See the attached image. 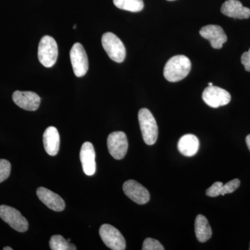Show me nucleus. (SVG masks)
<instances>
[{
  "label": "nucleus",
  "instance_id": "obj_1",
  "mask_svg": "<svg viewBox=\"0 0 250 250\" xmlns=\"http://www.w3.org/2000/svg\"><path fill=\"white\" fill-rule=\"evenodd\" d=\"M190 69L191 62L187 57L174 56L166 62L164 70V77L168 82H179L188 76Z\"/></svg>",
  "mask_w": 250,
  "mask_h": 250
},
{
  "label": "nucleus",
  "instance_id": "obj_2",
  "mask_svg": "<svg viewBox=\"0 0 250 250\" xmlns=\"http://www.w3.org/2000/svg\"><path fill=\"white\" fill-rule=\"evenodd\" d=\"M139 121L144 142L148 146L155 144L159 129L152 113L147 108H141L139 112Z\"/></svg>",
  "mask_w": 250,
  "mask_h": 250
},
{
  "label": "nucleus",
  "instance_id": "obj_3",
  "mask_svg": "<svg viewBox=\"0 0 250 250\" xmlns=\"http://www.w3.org/2000/svg\"><path fill=\"white\" fill-rule=\"evenodd\" d=\"M58 54V45L53 38L43 36L38 49V57L41 63L45 67H52L57 62Z\"/></svg>",
  "mask_w": 250,
  "mask_h": 250
},
{
  "label": "nucleus",
  "instance_id": "obj_4",
  "mask_svg": "<svg viewBox=\"0 0 250 250\" xmlns=\"http://www.w3.org/2000/svg\"><path fill=\"white\" fill-rule=\"evenodd\" d=\"M102 44L111 60L116 62H124L126 57V49L118 36L113 33H105L102 37Z\"/></svg>",
  "mask_w": 250,
  "mask_h": 250
},
{
  "label": "nucleus",
  "instance_id": "obj_5",
  "mask_svg": "<svg viewBox=\"0 0 250 250\" xmlns=\"http://www.w3.org/2000/svg\"><path fill=\"white\" fill-rule=\"evenodd\" d=\"M0 218L18 232H25L29 228L27 219L19 210L9 206H0Z\"/></svg>",
  "mask_w": 250,
  "mask_h": 250
},
{
  "label": "nucleus",
  "instance_id": "obj_6",
  "mask_svg": "<svg viewBox=\"0 0 250 250\" xmlns=\"http://www.w3.org/2000/svg\"><path fill=\"white\" fill-rule=\"evenodd\" d=\"M100 236L105 245L113 250L126 249V241L119 230L108 224H104L100 229Z\"/></svg>",
  "mask_w": 250,
  "mask_h": 250
},
{
  "label": "nucleus",
  "instance_id": "obj_7",
  "mask_svg": "<svg viewBox=\"0 0 250 250\" xmlns=\"http://www.w3.org/2000/svg\"><path fill=\"white\" fill-rule=\"evenodd\" d=\"M231 98V95L228 91L214 85L207 87L202 93L204 102L212 108H218L228 104Z\"/></svg>",
  "mask_w": 250,
  "mask_h": 250
},
{
  "label": "nucleus",
  "instance_id": "obj_8",
  "mask_svg": "<svg viewBox=\"0 0 250 250\" xmlns=\"http://www.w3.org/2000/svg\"><path fill=\"white\" fill-rule=\"evenodd\" d=\"M108 152L115 159H124L128 150V141L123 131H115L108 135L107 139Z\"/></svg>",
  "mask_w": 250,
  "mask_h": 250
},
{
  "label": "nucleus",
  "instance_id": "obj_9",
  "mask_svg": "<svg viewBox=\"0 0 250 250\" xmlns=\"http://www.w3.org/2000/svg\"><path fill=\"white\" fill-rule=\"evenodd\" d=\"M70 60L74 73L77 77L84 76L88 70V59L82 44L77 42L70 50Z\"/></svg>",
  "mask_w": 250,
  "mask_h": 250
},
{
  "label": "nucleus",
  "instance_id": "obj_10",
  "mask_svg": "<svg viewBox=\"0 0 250 250\" xmlns=\"http://www.w3.org/2000/svg\"><path fill=\"white\" fill-rule=\"evenodd\" d=\"M125 195L138 205H146L149 201L150 195L147 189L136 181L130 179L123 184Z\"/></svg>",
  "mask_w": 250,
  "mask_h": 250
},
{
  "label": "nucleus",
  "instance_id": "obj_11",
  "mask_svg": "<svg viewBox=\"0 0 250 250\" xmlns=\"http://www.w3.org/2000/svg\"><path fill=\"white\" fill-rule=\"evenodd\" d=\"M200 34L209 41L210 45L214 49H221L223 44L228 41V36L223 28L216 24L205 26L200 29Z\"/></svg>",
  "mask_w": 250,
  "mask_h": 250
},
{
  "label": "nucleus",
  "instance_id": "obj_12",
  "mask_svg": "<svg viewBox=\"0 0 250 250\" xmlns=\"http://www.w3.org/2000/svg\"><path fill=\"white\" fill-rule=\"evenodd\" d=\"M12 98L17 106L27 111H36L40 106L41 98L34 92L16 90L13 94Z\"/></svg>",
  "mask_w": 250,
  "mask_h": 250
},
{
  "label": "nucleus",
  "instance_id": "obj_13",
  "mask_svg": "<svg viewBox=\"0 0 250 250\" xmlns=\"http://www.w3.org/2000/svg\"><path fill=\"white\" fill-rule=\"evenodd\" d=\"M80 161L83 172L86 175L92 176L95 173V152L91 143L85 142L82 145L80 151Z\"/></svg>",
  "mask_w": 250,
  "mask_h": 250
},
{
  "label": "nucleus",
  "instance_id": "obj_14",
  "mask_svg": "<svg viewBox=\"0 0 250 250\" xmlns=\"http://www.w3.org/2000/svg\"><path fill=\"white\" fill-rule=\"evenodd\" d=\"M36 194L44 205L47 206L50 209L54 211L60 212L64 210L65 204L62 197L59 196L55 192L46 188L40 187L36 190Z\"/></svg>",
  "mask_w": 250,
  "mask_h": 250
},
{
  "label": "nucleus",
  "instance_id": "obj_15",
  "mask_svg": "<svg viewBox=\"0 0 250 250\" xmlns=\"http://www.w3.org/2000/svg\"><path fill=\"white\" fill-rule=\"evenodd\" d=\"M221 12L228 17L237 19H248L250 17V9L243 6L238 0H227L221 7Z\"/></svg>",
  "mask_w": 250,
  "mask_h": 250
},
{
  "label": "nucleus",
  "instance_id": "obj_16",
  "mask_svg": "<svg viewBox=\"0 0 250 250\" xmlns=\"http://www.w3.org/2000/svg\"><path fill=\"white\" fill-rule=\"evenodd\" d=\"M43 146L45 152L50 156L58 154L60 147V136L57 128L49 126L43 134Z\"/></svg>",
  "mask_w": 250,
  "mask_h": 250
},
{
  "label": "nucleus",
  "instance_id": "obj_17",
  "mask_svg": "<svg viewBox=\"0 0 250 250\" xmlns=\"http://www.w3.org/2000/svg\"><path fill=\"white\" fill-rule=\"evenodd\" d=\"M178 149L184 156L190 157L197 154L200 147V141L193 134H186L179 139Z\"/></svg>",
  "mask_w": 250,
  "mask_h": 250
},
{
  "label": "nucleus",
  "instance_id": "obj_18",
  "mask_svg": "<svg viewBox=\"0 0 250 250\" xmlns=\"http://www.w3.org/2000/svg\"><path fill=\"white\" fill-rule=\"evenodd\" d=\"M195 231L197 240L200 243H205L211 238L212 229L208 220L203 215H198L195 219Z\"/></svg>",
  "mask_w": 250,
  "mask_h": 250
},
{
  "label": "nucleus",
  "instance_id": "obj_19",
  "mask_svg": "<svg viewBox=\"0 0 250 250\" xmlns=\"http://www.w3.org/2000/svg\"><path fill=\"white\" fill-rule=\"evenodd\" d=\"M113 4L118 9L130 12H140L144 8L143 0H113Z\"/></svg>",
  "mask_w": 250,
  "mask_h": 250
},
{
  "label": "nucleus",
  "instance_id": "obj_20",
  "mask_svg": "<svg viewBox=\"0 0 250 250\" xmlns=\"http://www.w3.org/2000/svg\"><path fill=\"white\" fill-rule=\"evenodd\" d=\"M49 247L52 250H76L75 245L69 243L61 235H54L49 241Z\"/></svg>",
  "mask_w": 250,
  "mask_h": 250
},
{
  "label": "nucleus",
  "instance_id": "obj_21",
  "mask_svg": "<svg viewBox=\"0 0 250 250\" xmlns=\"http://www.w3.org/2000/svg\"><path fill=\"white\" fill-rule=\"evenodd\" d=\"M11 170V163L6 159H0V183L9 178Z\"/></svg>",
  "mask_w": 250,
  "mask_h": 250
},
{
  "label": "nucleus",
  "instance_id": "obj_22",
  "mask_svg": "<svg viewBox=\"0 0 250 250\" xmlns=\"http://www.w3.org/2000/svg\"><path fill=\"white\" fill-rule=\"evenodd\" d=\"M143 250H164L160 242L154 238H147L143 242Z\"/></svg>",
  "mask_w": 250,
  "mask_h": 250
},
{
  "label": "nucleus",
  "instance_id": "obj_23",
  "mask_svg": "<svg viewBox=\"0 0 250 250\" xmlns=\"http://www.w3.org/2000/svg\"><path fill=\"white\" fill-rule=\"evenodd\" d=\"M223 182H217L206 190V195L208 197H215L222 195Z\"/></svg>",
  "mask_w": 250,
  "mask_h": 250
},
{
  "label": "nucleus",
  "instance_id": "obj_24",
  "mask_svg": "<svg viewBox=\"0 0 250 250\" xmlns=\"http://www.w3.org/2000/svg\"><path fill=\"white\" fill-rule=\"evenodd\" d=\"M241 185V181L238 179H234L233 180L230 181L226 184H223V192L222 195H225V194L232 193L235 190L238 188Z\"/></svg>",
  "mask_w": 250,
  "mask_h": 250
},
{
  "label": "nucleus",
  "instance_id": "obj_25",
  "mask_svg": "<svg viewBox=\"0 0 250 250\" xmlns=\"http://www.w3.org/2000/svg\"><path fill=\"white\" fill-rule=\"evenodd\" d=\"M241 62L244 65L246 71L250 72V48L241 56Z\"/></svg>",
  "mask_w": 250,
  "mask_h": 250
},
{
  "label": "nucleus",
  "instance_id": "obj_26",
  "mask_svg": "<svg viewBox=\"0 0 250 250\" xmlns=\"http://www.w3.org/2000/svg\"><path fill=\"white\" fill-rule=\"evenodd\" d=\"M246 141L247 146H248V149H249V150L250 151V134L247 136Z\"/></svg>",
  "mask_w": 250,
  "mask_h": 250
},
{
  "label": "nucleus",
  "instance_id": "obj_27",
  "mask_svg": "<svg viewBox=\"0 0 250 250\" xmlns=\"http://www.w3.org/2000/svg\"><path fill=\"white\" fill-rule=\"evenodd\" d=\"M4 250H12V248H10V247H6V248H3Z\"/></svg>",
  "mask_w": 250,
  "mask_h": 250
},
{
  "label": "nucleus",
  "instance_id": "obj_28",
  "mask_svg": "<svg viewBox=\"0 0 250 250\" xmlns=\"http://www.w3.org/2000/svg\"><path fill=\"white\" fill-rule=\"evenodd\" d=\"M212 85H213V83H211V82L208 83V86H212Z\"/></svg>",
  "mask_w": 250,
  "mask_h": 250
},
{
  "label": "nucleus",
  "instance_id": "obj_29",
  "mask_svg": "<svg viewBox=\"0 0 250 250\" xmlns=\"http://www.w3.org/2000/svg\"><path fill=\"white\" fill-rule=\"evenodd\" d=\"M67 242H69V243H70V238H68V239H67Z\"/></svg>",
  "mask_w": 250,
  "mask_h": 250
},
{
  "label": "nucleus",
  "instance_id": "obj_30",
  "mask_svg": "<svg viewBox=\"0 0 250 250\" xmlns=\"http://www.w3.org/2000/svg\"><path fill=\"white\" fill-rule=\"evenodd\" d=\"M77 27V25L76 24H75V25H74V29H75V28Z\"/></svg>",
  "mask_w": 250,
  "mask_h": 250
},
{
  "label": "nucleus",
  "instance_id": "obj_31",
  "mask_svg": "<svg viewBox=\"0 0 250 250\" xmlns=\"http://www.w3.org/2000/svg\"><path fill=\"white\" fill-rule=\"evenodd\" d=\"M167 1H174V0H167Z\"/></svg>",
  "mask_w": 250,
  "mask_h": 250
},
{
  "label": "nucleus",
  "instance_id": "obj_32",
  "mask_svg": "<svg viewBox=\"0 0 250 250\" xmlns=\"http://www.w3.org/2000/svg\"><path fill=\"white\" fill-rule=\"evenodd\" d=\"M249 250H250V248H249Z\"/></svg>",
  "mask_w": 250,
  "mask_h": 250
}]
</instances>
